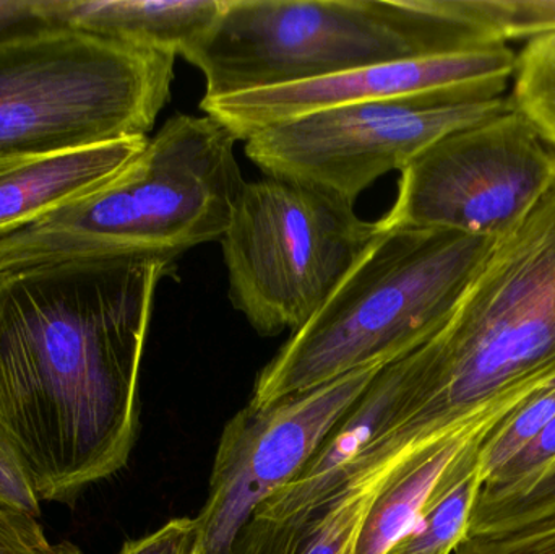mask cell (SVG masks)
Returning <instances> with one entry per match:
<instances>
[{"instance_id": "cell-1", "label": "cell", "mask_w": 555, "mask_h": 554, "mask_svg": "<svg viewBox=\"0 0 555 554\" xmlns=\"http://www.w3.org/2000/svg\"><path fill=\"white\" fill-rule=\"evenodd\" d=\"M158 259L72 260L0 276V422L39 500L72 503L129 462Z\"/></svg>"}, {"instance_id": "cell-2", "label": "cell", "mask_w": 555, "mask_h": 554, "mask_svg": "<svg viewBox=\"0 0 555 554\" xmlns=\"http://www.w3.org/2000/svg\"><path fill=\"white\" fill-rule=\"evenodd\" d=\"M410 399L375 459L499 423L555 379V179L499 241L446 327L411 353Z\"/></svg>"}, {"instance_id": "cell-3", "label": "cell", "mask_w": 555, "mask_h": 554, "mask_svg": "<svg viewBox=\"0 0 555 554\" xmlns=\"http://www.w3.org/2000/svg\"><path fill=\"white\" fill-rule=\"evenodd\" d=\"M237 139L215 117L176 114L126 171L0 240V276L72 260L158 259L221 240L244 188Z\"/></svg>"}, {"instance_id": "cell-4", "label": "cell", "mask_w": 555, "mask_h": 554, "mask_svg": "<svg viewBox=\"0 0 555 554\" xmlns=\"http://www.w3.org/2000/svg\"><path fill=\"white\" fill-rule=\"evenodd\" d=\"M498 243L436 228L380 227L325 305L260 371L250 405H272L413 353L446 327Z\"/></svg>"}, {"instance_id": "cell-5", "label": "cell", "mask_w": 555, "mask_h": 554, "mask_svg": "<svg viewBox=\"0 0 555 554\" xmlns=\"http://www.w3.org/2000/svg\"><path fill=\"white\" fill-rule=\"evenodd\" d=\"M486 46L437 0H223L184 59L215 100Z\"/></svg>"}, {"instance_id": "cell-6", "label": "cell", "mask_w": 555, "mask_h": 554, "mask_svg": "<svg viewBox=\"0 0 555 554\" xmlns=\"http://www.w3.org/2000/svg\"><path fill=\"white\" fill-rule=\"evenodd\" d=\"M176 55L48 28L0 44V155L149 137Z\"/></svg>"}, {"instance_id": "cell-7", "label": "cell", "mask_w": 555, "mask_h": 554, "mask_svg": "<svg viewBox=\"0 0 555 554\" xmlns=\"http://www.w3.org/2000/svg\"><path fill=\"white\" fill-rule=\"evenodd\" d=\"M380 233L354 204L287 179L247 182L221 237L230 299L263 337L299 331Z\"/></svg>"}, {"instance_id": "cell-8", "label": "cell", "mask_w": 555, "mask_h": 554, "mask_svg": "<svg viewBox=\"0 0 555 554\" xmlns=\"http://www.w3.org/2000/svg\"><path fill=\"white\" fill-rule=\"evenodd\" d=\"M511 80L478 81L325 107L246 140L266 176L300 182L354 204L387 172L403 171L450 133L514 109Z\"/></svg>"}, {"instance_id": "cell-9", "label": "cell", "mask_w": 555, "mask_h": 554, "mask_svg": "<svg viewBox=\"0 0 555 554\" xmlns=\"http://www.w3.org/2000/svg\"><path fill=\"white\" fill-rule=\"evenodd\" d=\"M555 179V153L514 109L443 137L401 171L398 197L378 220L501 241Z\"/></svg>"}, {"instance_id": "cell-10", "label": "cell", "mask_w": 555, "mask_h": 554, "mask_svg": "<svg viewBox=\"0 0 555 554\" xmlns=\"http://www.w3.org/2000/svg\"><path fill=\"white\" fill-rule=\"evenodd\" d=\"M387 364L351 371L272 405L244 407L224 426L197 519L205 554H230L256 511L313 458L346 410Z\"/></svg>"}, {"instance_id": "cell-11", "label": "cell", "mask_w": 555, "mask_h": 554, "mask_svg": "<svg viewBox=\"0 0 555 554\" xmlns=\"http://www.w3.org/2000/svg\"><path fill=\"white\" fill-rule=\"evenodd\" d=\"M517 54L507 44L472 51L388 62L320 80L266 88L224 98H204L202 111L220 120L237 140H249L267 127L325 107L384 100L420 91L489 80H512Z\"/></svg>"}, {"instance_id": "cell-12", "label": "cell", "mask_w": 555, "mask_h": 554, "mask_svg": "<svg viewBox=\"0 0 555 554\" xmlns=\"http://www.w3.org/2000/svg\"><path fill=\"white\" fill-rule=\"evenodd\" d=\"M413 389L411 353L387 364L330 429L306 467L254 516L287 519L335 497L351 478L371 468L372 455L387 438Z\"/></svg>"}, {"instance_id": "cell-13", "label": "cell", "mask_w": 555, "mask_h": 554, "mask_svg": "<svg viewBox=\"0 0 555 554\" xmlns=\"http://www.w3.org/2000/svg\"><path fill=\"white\" fill-rule=\"evenodd\" d=\"M149 139L0 155V240L100 191L135 162Z\"/></svg>"}, {"instance_id": "cell-14", "label": "cell", "mask_w": 555, "mask_h": 554, "mask_svg": "<svg viewBox=\"0 0 555 554\" xmlns=\"http://www.w3.org/2000/svg\"><path fill=\"white\" fill-rule=\"evenodd\" d=\"M223 0H42L52 25L184 57L210 31Z\"/></svg>"}, {"instance_id": "cell-15", "label": "cell", "mask_w": 555, "mask_h": 554, "mask_svg": "<svg viewBox=\"0 0 555 554\" xmlns=\"http://www.w3.org/2000/svg\"><path fill=\"white\" fill-rule=\"evenodd\" d=\"M403 454L351 478L335 497L287 519L254 516L230 554H354L359 533L388 474Z\"/></svg>"}, {"instance_id": "cell-16", "label": "cell", "mask_w": 555, "mask_h": 554, "mask_svg": "<svg viewBox=\"0 0 555 554\" xmlns=\"http://www.w3.org/2000/svg\"><path fill=\"white\" fill-rule=\"evenodd\" d=\"M501 423V422H499ZM499 423L466 426L406 452L372 503L354 554H388L410 533L426 504L456 462Z\"/></svg>"}, {"instance_id": "cell-17", "label": "cell", "mask_w": 555, "mask_h": 554, "mask_svg": "<svg viewBox=\"0 0 555 554\" xmlns=\"http://www.w3.org/2000/svg\"><path fill=\"white\" fill-rule=\"evenodd\" d=\"M485 441V439H482ZM473 446L447 474L406 537L388 554H453L468 530L482 487L479 448Z\"/></svg>"}, {"instance_id": "cell-18", "label": "cell", "mask_w": 555, "mask_h": 554, "mask_svg": "<svg viewBox=\"0 0 555 554\" xmlns=\"http://www.w3.org/2000/svg\"><path fill=\"white\" fill-rule=\"evenodd\" d=\"M512 103L555 153V35L531 39L517 54Z\"/></svg>"}, {"instance_id": "cell-19", "label": "cell", "mask_w": 555, "mask_h": 554, "mask_svg": "<svg viewBox=\"0 0 555 554\" xmlns=\"http://www.w3.org/2000/svg\"><path fill=\"white\" fill-rule=\"evenodd\" d=\"M453 554H555V503L469 527Z\"/></svg>"}, {"instance_id": "cell-20", "label": "cell", "mask_w": 555, "mask_h": 554, "mask_svg": "<svg viewBox=\"0 0 555 554\" xmlns=\"http://www.w3.org/2000/svg\"><path fill=\"white\" fill-rule=\"evenodd\" d=\"M555 416V379L505 416L479 448L482 484L520 454Z\"/></svg>"}, {"instance_id": "cell-21", "label": "cell", "mask_w": 555, "mask_h": 554, "mask_svg": "<svg viewBox=\"0 0 555 554\" xmlns=\"http://www.w3.org/2000/svg\"><path fill=\"white\" fill-rule=\"evenodd\" d=\"M555 461V416L546 428L502 471L482 484L476 504L491 503L514 493Z\"/></svg>"}, {"instance_id": "cell-22", "label": "cell", "mask_w": 555, "mask_h": 554, "mask_svg": "<svg viewBox=\"0 0 555 554\" xmlns=\"http://www.w3.org/2000/svg\"><path fill=\"white\" fill-rule=\"evenodd\" d=\"M551 503H555V461L514 493L507 494L501 500L491 501V503H475L468 529L511 519V517L540 510Z\"/></svg>"}, {"instance_id": "cell-23", "label": "cell", "mask_w": 555, "mask_h": 554, "mask_svg": "<svg viewBox=\"0 0 555 554\" xmlns=\"http://www.w3.org/2000/svg\"><path fill=\"white\" fill-rule=\"evenodd\" d=\"M0 504L38 519L41 500L36 494L25 461L0 422Z\"/></svg>"}, {"instance_id": "cell-24", "label": "cell", "mask_w": 555, "mask_h": 554, "mask_svg": "<svg viewBox=\"0 0 555 554\" xmlns=\"http://www.w3.org/2000/svg\"><path fill=\"white\" fill-rule=\"evenodd\" d=\"M0 554H81L70 542H52L36 517L0 504Z\"/></svg>"}, {"instance_id": "cell-25", "label": "cell", "mask_w": 555, "mask_h": 554, "mask_svg": "<svg viewBox=\"0 0 555 554\" xmlns=\"http://www.w3.org/2000/svg\"><path fill=\"white\" fill-rule=\"evenodd\" d=\"M119 554H205L204 532L197 517H176L155 532L130 540Z\"/></svg>"}, {"instance_id": "cell-26", "label": "cell", "mask_w": 555, "mask_h": 554, "mask_svg": "<svg viewBox=\"0 0 555 554\" xmlns=\"http://www.w3.org/2000/svg\"><path fill=\"white\" fill-rule=\"evenodd\" d=\"M48 28L54 25L42 10V0H0V44Z\"/></svg>"}]
</instances>
